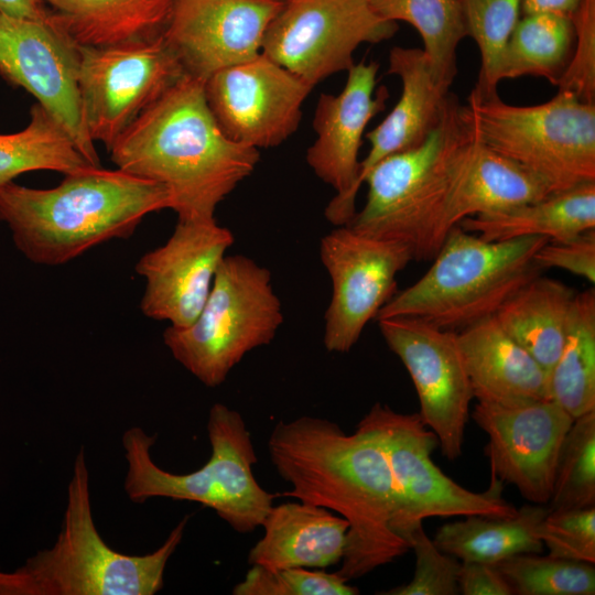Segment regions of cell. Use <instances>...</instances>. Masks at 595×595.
<instances>
[{
  "instance_id": "cell-6",
  "label": "cell",
  "mask_w": 595,
  "mask_h": 595,
  "mask_svg": "<svg viewBox=\"0 0 595 595\" xmlns=\"http://www.w3.org/2000/svg\"><path fill=\"white\" fill-rule=\"evenodd\" d=\"M540 236L485 240L459 225L447 232L429 270L381 307L375 320L420 317L456 331L494 315L502 303L539 275Z\"/></svg>"
},
{
  "instance_id": "cell-3",
  "label": "cell",
  "mask_w": 595,
  "mask_h": 595,
  "mask_svg": "<svg viewBox=\"0 0 595 595\" xmlns=\"http://www.w3.org/2000/svg\"><path fill=\"white\" fill-rule=\"evenodd\" d=\"M171 209L165 186L120 169L65 174L52 188L0 186V219L32 262L60 266L90 248L130 237L151 213Z\"/></svg>"
},
{
  "instance_id": "cell-18",
  "label": "cell",
  "mask_w": 595,
  "mask_h": 595,
  "mask_svg": "<svg viewBox=\"0 0 595 595\" xmlns=\"http://www.w3.org/2000/svg\"><path fill=\"white\" fill-rule=\"evenodd\" d=\"M234 241L231 230L216 219L177 220L169 239L136 263V272L145 282L140 302L143 315L175 328L190 326Z\"/></svg>"
},
{
  "instance_id": "cell-11",
  "label": "cell",
  "mask_w": 595,
  "mask_h": 595,
  "mask_svg": "<svg viewBox=\"0 0 595 595\" xmlns=\"http://www.w3.org/2000/svg\"><path fill=\"white\" fill-rule=\"evenodd\" d=\"M78 87L87 132L107 151L186 74L164 35L111 46L79 45Z\"/></svg>"
},
{
  "instance_id": "cell-7",
  "label": "cell",
  "mask_w": 595,
  "mask_h": 595,
  "mask_svg": "<svg viewBox=\"0 0 595 595\" xmlns=\"http://www.w3.org/2000/svg\"><path fill=\"white\" fill-rule=\"evenodd\" d=\"M209 459L187 474L159 467L150 450L155 436L141 428L127 430L122 446L127 461L125 490L137 504L154 497L198 502L213 509L235 531L249 533L261 526L274 495L256 480V451L247 425L236 410L215 403L208 414Z\"/></svg>"
},
{
  "instance_id": "cell-17",
  "label": "cell",
  "mask_w": 595,
  "mask_h": 595,
  "mask_svg": "<svg viewBox=\"0 0 595 595\" xmlns=\"http://www.w3.org/2000/svg\"><path fill=\"white\" fill-rule=\"evenodd\" d=\"M378 69L376 62L354 64L343 90L338 95L322 94L315 108L313 128L317 138L306 151V162L336 192L325 208L326 219L335 226L347 225L357 212L358 154L364 132L389 98L385 86L374 96Z\"/></svg>"
},
{
  "instance_id": "cell-30",
  "label": "cell",
  "mask_w": 595,
  "mask_h": 595,
  "mask_svg": "<svg viewBox=\"0 0 595 595\" xmlns=\"http://www.w3.org/2000/svg\"><path fill=\"white\" fill-rule=\"evenodd\" d=\"M575 28L555 13L521 15L502 54L499 82L534 76L558 86L572 57Z\"/></svg>"
},
{
  "instance_id": "cell-21",
  "label": "cell",
  "mask_w": 595,
  "mask_h": 595,
  "mask_svg": "<svg viewBox=\"0 0 595 595\" xmlns=\"http://www.w3.org/2000/svg\"><path fill=\"white\" fill-rule=\"evenodd\" d=\"M388 74L401 80V96L388 116L366 133L370 149L360 161L357 186L383 159L420 147L442 121L451 91L434 77L422 48L394 46Z\"/></svg>"
},
{
  "instance_id": "cell-25",
  "label": "cell",
  "mask_w": 595,
  "mask_h": 595,
  "mask_svg": "<svg viewBox=\"0 0 595 595\" xmlns=\"http://www.w3.org/2000/svg\"><path fill=\"white\" fill-rule=\"evenodd\" d=\"M51 20L80 46H111L162 35L177 0H42Z\"/></svg>"
},
{
  "instance_id": "cell-39",
  "label": "cell",
  "mask_w": 595,
  "mask_h": 595,
  "mask_svg": "<svg viewBox=\"0 0 595 595\" xmlns=\"http://www.w3.org/2000/svg\"><path fill=\"white\" fill-rule=\"evenodd\" d=\"M572 20L573 53L558 90L569 91L584 102H595V0H584Z\"/></svg>"
},
{
  "instance_id": "cell-13",
  "label": "cell",
  "mask_w": 595,
  "mask_h": 595,
  "mask_svg": "<svg viewBox=\"0 0 595 595\" xmlns=\"http://www.w3.org/2000/svg\"><path fill=\"white\" fill-rule=\"evenodd\" d=\"M320 257L332 295L325 312L327 351L348 353L365 326L397 292V275L413 260L404 244L336 226L321 239Z\"/></svg>"
},
{
  "instance_id": "cell-8",
  "label": "cell",
  "mask_w": 595,
  "mask_h": 595,
  "mask_svg": "<svg viewBox=\"0 0 595 595\" xmlns=\"http://www.w3.org/2000/svg\"><path fill=\"white\" fill-rule=\"evenodd\" d=\"M462 113L482 144L539 177L550 193L595 182V102L558 90L547 102L515 106L472 90Z\"/></svg>"
},
{
  "instance_id": "cell-29",
  "label": "cell",
  "mask_w": 595,
  "mask_h": 595,
  "mask_svg": "<svg viewBox=\"0 0 595 595\" xmlns=\"http://www.w3.org/2000/svg\"><path fill=\"white\" fill-rule=\"evenodd\" d=\"M550 399L574 419L595 410V290L576 293L560 355L549 375Z\"/></svg>"
},
{
  "instance_id": "cell-32",
  "label": "cell",
  "mask_w": 595,
  "mask_h": 595,
  "mask_svg": "<svg viewBox=\"0 0 595 595\" xmlns=\"http://www.w3.org/2000/svg\"><path fill=\"white\" fill-rule=\"evenodd\" d=\"M91 165L62 126L37 102L31 107L30 121L23 130L0 134V186L31 171L68 174Z\"/></svg>"
},
{
  "instance_id": "cell-19",
  "label": "cell",
  "mask_w": 595,
  "mask_h": 595,
  "mask_svg": "<svg viewBox=\"0 0 595 595\" xmlns=\"http://www.w3.org/2000/svg\"><path fill=\"white\" fill-rule=\"evenodd\" d=\"M472 418L489 437L485 453L491 476L513 485L528 501L547 505L574 418L551 399L513 407L478 401Z\"/></svg>"
},
{
  "instance_id": "cell-37",
  "label": "cell",
  "mask_w": 595,
  "mask_h": 595,
  "mask_svg": "<svg viewBox=\"0 0 595 595\" xmlns=\"http://www.w3.org/2000/svg\"><path fill=\"white\" fill-rule=\"evenodd\" d=\"M415 554L412 580L383 595H456L459 594L458 571L461 563L453 555L441 551L419 523L408 538Z\"/></svg>"
},
{
  "instance_id": "cell-31",
  "label": "cell",
  "mask_w": 595,
  "mask_h": 595,
  "mask_svg": "<svg viewBox=\"0 0 595 595\" xmlns=\"http://www.w3.org/2000/svg\"><path fill=\"white\" fill-rule=\"evenodd\" d=\"M388 21H404L420 34L435 79L445 88L457 75L456 50L468 36L461 0H368Z\"/></svg>"
},
{
  "instance_id": "cell-26",
  "label": "cell",
  "mask_w": 595,
  "mask_h": 595,
  "mask_svg": "<svg viewBox=\"0 0 595 595\" xmlns=\"http://www.w3.org/2000/svg\"><path fill=\"white\" fill-rule=\"evenodd\" d=\"M464 230L485 240L540 236L565 240L595 229V182L505 209L464 218Z\"/></svg>"
},
{
  "instance_id": "cell-4",
  "label": "cell",
  "mask_w": 595,
  "mask_h": 595,
  "mask_svg": "<svg viewBox=\"0 0 595 595\" xmlns=\"http://www.w3.org/2000/svg\"><path fill=\"white\" fill-rule=\"evenodd\" d=\"M188 517L152 553L115 551L91 513L85 451L77 453L55 543L13 572L0 571V595H153L163 587L167 561L181 543Z\"/></svg>"
},
{
  "instance_id": "cell-20",
  "label": "cell",
  "mask_w": 595,
  "mask_h": 595,
  "mask_svg": "<svg viewBox=\"0 0 595 595\" xmlns=\"http://www.w3.org/2000/svg\"><path fill=\"white\" fill-rule=\"evenodd\" d=\"M284 0H177L163 33L187 75L205 80L261 54Z\"/></svg>"
},
{
  "instance_id": "cell-22",
  "label": "cell",
  "mask_w": 595,
  "mask_h": 595,
  "mask_svg": "<svg viewBox=\"0 0 595 595\" xmlns=\"http://www.w3.org/2000/svg\"><path fill=\"white\" fill-rule=\"evenodd\" d=\"M457 344L479 402L513 407L550 399L548 372L494 315L461 329Z\"/></svg>"
},
{
  "instance_id": "cell-36",
  "label": "cell",
  "mask_w": 595,
  "mask_h": 595,
  "mask_svg": "<svg viewBox=\"0 0 595 595\" xmlns=\"http://www.w3.org/2000/svg\"><path fill=\"white\" fill-rule=\"evenodd\" d=\"M245 578L232 589L234 595H357L359 589L347 584L337 572L327 573L306 567L269 570L251 565Z\"/></svg>"
},
{
  "instance_id": "cell-33",
  "label": "cell",
  "mask_w": 595,
  "mask_h": 595,
  "mask_svg": "<svg viewBox=\"0 0 595 595\" xmlns=\"http://www.w3.org/2000/svg\"><path fill=\"white\" fill-rule=\"evenodd\" d=\"M550 510L595 506V410L574 419L561 445Z\"/></svg>"
},
{
  "instance_id": "cell-2",
  "label": "cell",
  "mask_w": 595,
  "mask_h": 595,
  "mask_svg": "<svg viewBox=\"0 0 595 595\" xmlns=\"http://www.w3.org/2000/svg\"><path fill=\"white\" fill-rule=\"evenodd\" d=\"M132 175L166 187L178 220L215 210L259 162V150L228 139L206 100L205 80L185 75L142 112L108 150Z\"/></svg>"
},
{
  "instance_id": "cell-24",
  "label": "cell",
  "mask_w": 595,
  "mask_h": 595,
  "mask_svg": "<svg viewBox=\"0 0 595 595\" xmlns=\"http://www.w3.org/2000/svg\"><path fill=\"white\" fill-rule=\"evenodd\" d=\"M549 194L539 177L486 148L473 134L454 167L443 218L444 235L466 217L534 202Z\"/></svg>"
},
{
  "instance_id": "cell-16",
  "label": "cell",
  "mask_w": 595,
  "mask_h": 595,
  "mask_svg": "<svg viewBox=\"0 0 595 595\" xmlns=\"http://www.w3.org/2000/svg\"><path fill=\"white\" fill-rule=\"evenodd\" d=\"M312 88L261 53L208 77L205 96L228 139L267 149L281 144L296 131L303 101Z\"/></svg>"
},
{
  "instance_id": "cell-12",
  "label": "cell",
  "mask_w": 595,
  "mask_h": 595,
  "mask_svg": "<svg viewBox=\"0 0 595 595\" xmlns=\"http://www.w3.org/2000/svg\"><path fill=\"white\" fill-rule=\"evenodd\" d=\"M398 31L368 0H284L269 24L261 53L311 87L354 66L363 43H380Z\"/></svg>"
},
{
  "instance_id": "cell-28",
  "label": "cell",
  "mask_w": 595,
  "mask_h": 595,
  "mask_svg": "<svg viewBox=\"0 0 595 595\" xmlns=\"http://www.w3.org/2000/svg\"><path fill=\"white\" fill-rule=\"evenodd\" d=\"M547 505H524L513 517L469 515L461 521L441 526L435 545L462 562L494 564L517 553H541L543 543L537 528L548 513Z\"/></svg>"
},
{
  "instance_id": "cell-41",
  "label": "cell",
  "mask_w": 595,
  "mask_h": 595,
  "mask_svg": "<svg viewBox=\"0 0 595 595\" xmlns=\"http://www.w3.org/2000/svg\"><path fill=\"white\" fill-rule=\"evenodd\" d=\"M459 594L464 595H511L507 581L493 564L466 561L458 571Z\"/></svg>"
},
{
  "instance_id": "cell-34",
  "label": "cell",
  "mask_w": 595,
  "mask_h": 595,
  "mask_svg": "<svg viewBox=\"0 0 595 595\" xmlns=\"http://www.w3.org/2000/svg\"><path fill=\"white\" fill-rule=\"evenodd\" d=\"M518 595H594L592 563L517 553L493 564Z\"/></svg>"
},
{
  "instance_id": "cell-15",
  "label": "cell",
  "mask_w": 595,
  "mask_h": 595,
  "mask_svg": "<svg viewBox=\"0 0 595 595\" xmlns=\"http://www.w3.org/2000/svg\"><path fill=\"white\" fill-rule=\"evenodd\" d=\"M376 321L386 344L411 377L422 421L436 435L442 454L448 461L457 459L474 398L457 332L415 316Z\"/></svg>"
},
{
  "instance_id": "cell-14",
  "label": "cell",
  "mask_w": 595,
  "mask_h": 595,
  "mask_svg": "<svg viewBox=\"0 0 595 595\" xmlns=\"http://www.w3.org/2000/svg\"><path fill=\"white\" fill-rule=\"evenodd\" d=\"M79 45L51 18L0 14V76L24 88L68 133L84 158L101 166L83 116Z\"/></svg>"
},
{
  "instance_id": "cell-35",
  "label": "cell",
  "mask_w": 595,
  "mask_h": 595,
  "mask_svg": "<svg viewBox=\"0 0 595 595\" xmlns=\"http://www.w3.org/2000/svg\"><path fill=\"white\" fill-rule=\"evenodd\" d=\"M467 34L480 53V71L474 91L497 94L499 67L510 35L521 17V0H461Z\"/></svg>"
},
{
  "instance_id": "cell-23",
  "label": "cell",
  "mask_w": 595,
  "mask_h": 595,
  "mask_svg": "<svg viewBox=\"0 0 595 595\" xmlns=\"http://www.w3.org/2000/svg\"><path fill=\"white\" fill-rule=\"evenodd\" d=\"M261 527L264 533L249 551L251 565L325 569L342 561L349 524L324 507L300 500L272 506Z\"/></svg>"
},
{
  "instance_id": "cell-9",
  "label": "cell",
  "mask_w": 595,
  "mask_h": 595,
  "mask_svg": "<svg viewBox=\"0 0 595 595\" xmlns=\"http://www.w3.org/2000/svg\"><path fill=\"white\" fill-rule=\"evenodd\" d=\"M282 323L271 271L244 255L226 256L196 320L167 326L163 343L197 380L216 388L249 351L269 345Z\"/></svg>"
},
{
  "instance_id": "cell-10",
  "label": "cell",
  "mask_w": 595,
  "mask_h": 595,
  "mask_svg": "<svg viewBox=\"0 0 595 595\" xmlns=\"http://www.w3.org/2000/svg\"><path fill=\"white\" fill-rule=\"evenodd\" d=\"M357 428L371 434L386 453L397 494L392 529L407 542L412 530L428 517L508 518L517 513L518 509L501 495L500 479L491 476L487 490L475 493L455 483L433 463L431 454L439 440L419 413L396 412L378 402Z\"/></svg>"
},
{
  "instance_id": "cell-1",
  "label": "cell",
  "mask_w": 595,
  "mask_h": 595,
  "mask_svg": "<svg viewBox=\"0 0 595 595\" xmlns=\"http://www.w3.org/2000/svg\"><path fill=\"white\" fill-rule=\"evenodd\" d=\"M270 461L292 488L282 494L337 512L349 524L337 573L347 582L410 549L392 529L397 507L385 451L368 432L345 433L326 419L279 421L268 441Z\"/></svg>"
},
{
  "instance_id": "cell-38",
  "label": "cell",
  "mask_w": 595,
  "mask_h": 595,
  "mask_svg": "<svg viewBox=\"0 0 595 595\" xmlns=\"http://www.w3.org/2000/svg\"><path fill=\"white\" fill-rule=\"evenodd\" d=\"M537 534L549 555L595 564V506L550 510Z\"/></svg>"
},
{
  "instance_id": "cell-42",
  "label": "cell",
  "mask_w": 595,
  "mask_h": 595,
  "mask_svg": "<svg viewBox=\"0 0 595 595\" xmlns=\"http://www.w3.org/2000/svg\"><path fill=\"white\" fill-rule=\"evenodd\" d=\"M584 0H521V15L533 13H555L573 17Z\"/></svg>"
},
{
  "instance_id": "cell-5",
  "label": "cell",
  "mask_w": 595,
  "mask_h": 595,
  "mask_svg": "<svg viewBox=\"0 0 595 595\" xmlns=\"http://www.w3.org/2000/svg\"><path fill=\"white\" fill-rule=\"evenodd\" d=\"M473 137L451 93L439 127L420 147L390 155L367 174V199L347 224L408 246L413 260L432 259L445 235L443 218L456 161Z\"/></svg>"
},
{
  "instance_id": "cell-40",
  "label": "cell",
  "mask_w": 595,
  "mask_h": 595,
  "mask_svg": "<svg viewBox=\"0 0 595 595\" xmlns=\"http://www.w3.org/2000/svg\"><path fill=\"white\" fill-rule=\"evenodd\" d=\"M537 266L564 269L595 282V229L565 240H549L533 257Z\"/></svg>"
},
{
  "instance_id": "cell-27",
  "label": "cell",
  "mask_w": 595,
  "mask_h": 595,
  "mask_svg": "<svg viewBox=\"0 0 595 595\" xmlns=\"http://www.w3.org/2000/svg\"><path fill=\"white\" fill-rule=\"evenodd\" d=\"M575 295L573 288L539 274L508 298L494 316L550 375L564 344Z\"/></svg>"
},
{
  "instance_id": "cell-43",
  "label": "cell",
  "mask_w": 595,
  "mask_h": 595,
  "mask_svg": "<svg viewBox=\"0 0 595 595\" xmlns=\"http://www.w3.org/2000/svg\"><path fill=\"white\" fill-rule=\"evenodd\" d=\"M0 14L30 20H46L50 13L42 0H0Z\"/></svg>"
}]
</instances>
